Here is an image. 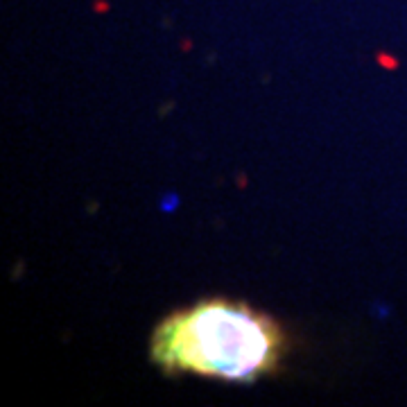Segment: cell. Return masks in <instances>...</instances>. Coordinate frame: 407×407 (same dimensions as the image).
<instances>
[{
	"label": "cell",
	"mask_w": 407,
	"mask_h": 407,
	"mask_svg": "<svg viewBox=\"0 0 407 407\" xmlns=\"http://www.w3.org/2000/svg\"><path fill=\"white\" fill-rule=\"evenodd\" d=\"M280 333L265 314L229 301L199 303L166 319L152 356L170 371L224 380H253L280 358Z\"/></svg>",
	"instance_id": "obj_1"
}]
</instances>
